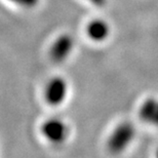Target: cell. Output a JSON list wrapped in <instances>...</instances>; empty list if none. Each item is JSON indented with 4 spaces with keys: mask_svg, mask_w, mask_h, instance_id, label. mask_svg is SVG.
I'll return each instance as SVG.
<instances>
[{
    "mask_svg": "<svg viewBox=\"0 0 158 158\" xmlns=\"http://www.w3.org/2000/svg\"><path fill=\"white\" fill-rule=\"evenodd\" d=\"M135 137V127L131 122H121L113 129L107 140V149L113 155L121 154L127 149Z\"/></svg>",
    "mask_w": 158,
    "mask_h": 158,
    "instance_id": "cell-1",
    "label": "cell"
},
{
    "mask_svg": "<svg viewBox=\"0 0 158 158\" xmlns=\"http://www.w3.org/2000/svg\"><path fill=\"white\" fill-rule=\"evenodd\" d=\"M41 135L50 144L61 145L69 137V127L64 120L52 117L48 118L41 124Z\"/></svg>",
    "mask_w": 158,
    "mask_h": 158,
    "instance_id": "cell-2",
    "label": "cell"
},
{
    "mask_svg": "<svg viewBox=\"0 0 158 158\" xmlns=\"http://www.w3.org/2000/svg\"><path fill=\"white\" fill-rule=\"evenodd\" d=\"M68 96V82L62 76L52 77L44 88V100L52 107L62 105Z\"/></svg>",
    "mask_w": 158,
    "mask_h": 158,
    "instance_id": "cell-3",
    "label": "cell"
},
{
    "mask_svg": "<svg viewBox=\"0 0 158 158\" xmlns=\"http://www.w3.org/2000/svg\"><path fill=\"white\" fill-rule=\"evenodd\" d=\"M74 48V39L70 34H62L52 42L49 48L50 60L60 64L63 63L70 56Z\"/></svg>",
    "mask_w": 158,
    "mask_h": 158,
    "instance_id": "cell-4",
    "label": "cell"
},
{
    "mask_svg": "<svg viewBox=\"0 0 158 158\" xmlns=\"http://www.w3.org/2000/svg\"><path fill=\"white\" fill-rule=\"evenodd\" d=\"M139 117L145 123L158 127V100L155 98L145 100L139 109Z\"/></svg>",
    "mask_w": 158,
    "mask_h": 158,
    "instance_id": "cell-5",
    "label": "cell"
},
{
    "mask_svg": "<svg viewBox=\"0 0 158 158\" xmlns=\"http://www.w3.org/2000/svg\"><path fill=\"white\" fill-rule=\"evenodd\" d=\"M86 34L88 38L96 42L106 40L110 35V27L104 20L96 19L90 21L86 26Z\"/></svg>",
    "mask_w": 158,
    "mask_h": 158,
    "instance_id": "cell-6",
    "label": "cell"
}]
</instances>
